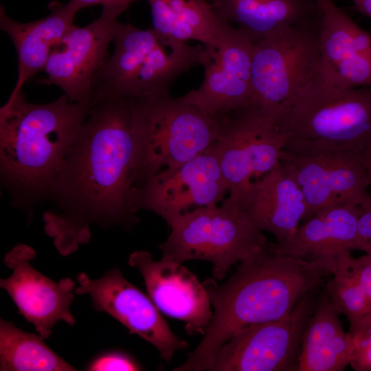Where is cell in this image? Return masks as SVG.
I'll list each match as a JSON object with an SVG mask.
<instances>
[{
    "instance_id": "603a6c76",
    "label": "cell",
    "mask_w": 371,
    "mask_h": 371,
    "mask_svg": "<svg viewBox=\"0 0 371 371\" xmlns=\"http://www.w3.org/2000/svg\"><path fill=\"white\" fill-rule=\"evenodd\" d=\"M217 15L236 24L254 43L285 27L317 18L315 0H207Z\"/></svg>"
},
{
    "instance_id": "e0dca14e",
    "label": "cell",
    "mask_w": 371,
    "mask_h": 371,
    "mask_svg": "<svg viewBox=\"0 0 371 371\" xmlns=\"http://www.w3.org/2000/svg\"><path fill=\"white\" fill-rule=\"evenodd\" d=\"M128 265L142 274L148 296L159 311L185 323L191 335H203L213 312L207 292L197 276L181 263L161 258L155 260L147 251L129 256Z\"/></svg>"
},
{
    "instance_id": "5bb4252c",
    "label": "cell",
    "mask_w": 371,
    "mask_h": 371,
    "mask_svg": "<svg viewBox=\"0 0 371 371\" xmlns=\"http://www.w3.org/2000/svg\"><path fill=\"white\" fill-rule=\"evenodd\" d=\"M124 10L103 6L100 16L89 25H74L53 48L44 69L45 82L59 87L70 100L89 110L93 79L109 57V46Z\"/></svg>"
},
{
    "instance_id": "d6a6232c",
    "label": "cell",
    "mask_w": 371,
    "mask_h": 371,
    "mask_svg": "<svg viewBox=\"0 0 371 371\" xmlns=\"http://www.w3.org/2000/svg\"><path fill=\"white\" fill-rule=\"evenodd\" d=\"M366 254L371 256V243L368 245V249L366 251Z\"/></svg>"
},
{
    "instance_id": "83f0119b",
    "label": "cell",
    "mask_w": 371,
    "mask_h": 371,
    "mask_svg": "<svg viewBox=\"0 0 371 371\" xmlns=\"http://www.w3.org/2000/svg\"><path fill=\"white\" fill-rule=\"evenodd\" d=\"M351 335L354 352L350 365L357 371H371V318Z\"/></svg>"
},
{
    "instance_id": "ac0fdd59",
    "label": "cell",
    "mask_w": 371,
    "mask_h": 371,
    "mask_svg": "<svg viewBox=\"0 0 371 371\" xmlns=\"http://www.w3.org/2000/svg\"><path fill=\"white\" fill-rule=\"evenodd\" d=\"M320 12L319 75L348 88L371 87V34L333 0H315Z\"/></svg>"
},
{
    "instance_id": "8992f818",
    "label": "cell",
    "mask_w": 371,
    "mask_h": 371,
    "mask_svg": "<svg viewBox=\"0 0 371 371\" xmlns=\"http://www.w3.org/2000/svg\"><path fill=\"white\" fill-rule=\"evenodd\" d=\"M130 101L136 144L135 192L151 177L204 153L217 139L221 117L207 114L181 97Z\"/></svg>"
},
{
    "instance_id": "ba28073f",
    "label": "cell",
    "mask_w": 371,
    "mask_h": 371,
    "mask_svg": "<svg viewBox=\"0 0 371 371\" xmlns=\"http://www.w3.org/2000/svg\"><path fill=\"white\" fill-rule=\"evenodd\" d=\"M281 115L253 103L221 117L217 139L208 149L218 162L227 199L243 209L252 182L280 163L286 140Z\"/></svg>"
},
{
    "instance_id": "30bf717a",
    "label": "cell",
    "mask_w": 371,
    "mask_h": 371,
    "mask_svg": "<svg viewBox=\"0 0 371 371\" xmlns=\"http://www.w3.org/2000/svg\"><path fill=\"white\" fill-rule=\"evenodd\" d=\"M324 284L306 293L284 317L245 329L220 349L211 371H293Z\"/></svg>"
},
{
    "instance_id": "5b68a950",
    "label": "cell",
    "mask_w": 371,
    "mask_h": 371,
    "mask_svg": "<svg viewBox=\"0 0 371 371\" xmlns=\"http://www.w3.org/2000/svg\"><path fill=\"white\" fill-rule=\"evenodd\" d=\"M283 149L364 153L371 145V87H344L313 80L282 109Z\"/></svg>"
},
{
    "instance_id": "2e32d148",
    "label": "cell",
    "mask_w": 371,
    "mask_h": 371,
    "mask_svg": "<svg viewBox=\"0 0 371 371\" xmlns=\"http://www.w3.org/2000/svg\"><path fill=\"white\" fill-rule=\"evenodd\" d=\"M36 256L34 249L23 244L8 252L3 262L12 273L0 280V287L8 293L19 313L47 339L58 322L75 325L70 306L76 282L70 278L56 282L40 273L31 264Z\"/></svg>"
},
{
    "instance_id": "f546056e",
    "label": "cell",
    "mask_w": 371,
    "mask_h": 371,
    "mask_svg": "<svg viewBox=\"0 0 371 371\" xmlns=\"http://www.w3.org/2000/svg\"><path fill=\"white\" fill-rule=\"evenodd\" d=\"M361 214L358 221V232L363 251L366 252L371 243V194L368 192L359 203Z\"/></svg>"
},
{
    "instance_id": "cb8c5ba5",
    "label": "cell",
    "mask_w": 371,
    "mask_h": 371,
    "mask_svg": "<svg viewBox=\"0 0 371 371\" xmlns=\"http://www.w3.org/2000/svg\"><path fill=\"white\" fill-rule=\"evenodd\" d=\"M153 29L180 41H196L217 48L231 25L207 0H148Z\"/></svg>"
},
{
    "instance_id": "277c9868",
    "label": "cell",
    "mask_w": 371,
    "mask_h": 371,
    "mask_svg": "<svg viewBox=\"0 0 371 371\" xmlns=\"http://www.w3.org/2000/svg\"><path fill=\"white\" fill-rule=\"evenodd\" d=\"M113 42V54L93 79L89 108L108 98L168 95L172 82L194 65H203L209 54L203 45L119 21Z\"/></svg>"
},
{
    "instance_id": "7402d4cb",
    "label": "cell",
    "mask_w": 371,
    "mask_h": 371,
    "mask_svg": "<svg viewBox=\"0 0 371 371\" xmlns=\"http://www.w3.org/2000/svg\"><path fill=\"white\" fill-rule=\"evenodd\" d=\"M340 314L324 286L304 335L297 371H341L350 363L353 339Z\"/></svg>"
},
{
    "instance_id": "484cf974",
    "label": "cell",
    "mask_w": 371,
    "mask_h": 371,
    "mask_svg": "<svg viewBox=\"0 0 371 371\" xmlns=\"http://www.w3.org/2000/svg\"><path fill=\"white\" fill-rule=\"evenodd\" d=\"M344 254L335 258V269L326 279L324 289L339 313L347 317L349 333L353 334L371 317V303L349 271Z\"/></svg>"
},
{
    "instance_id": "3957f363",
    "label": "cell",
    "mask_w": 371,
    "mask_h": 371,
    "mask_svg": "<svg viewBox=\"0 0 371 371\" xmlns=\"http://www.w3.org/2000/svg\"><path fill=\"white\" fill-rule=\"evenodd\" d=\"M88 108L63 94L47 104L28 102L23 91L0 109V174L14 206L32 217L48 201Z\"/></svg>"
},
{
    "instance_id": "f1b7e54d",
    "label": "cell",
    "mask_w": 371,
    "mask_h": 371,
    "mask_svg": "<svg viewBox=\"0 0 371 371\" xmlns=\"http://www.w3.org/2000/svg\"><path fill=\"white\" fill-rule=\"evenodd\" d=\"M345 261L351 274L365 291L371 303V256L367 254L354 258L350 251L344 254Z\"/></svg>"
},
{
    "instance_id": "d6986e66",
    "label": "cell",
    "mask_w": 371,
    "mask_h": 371,
    "mask_svg": "<svg viewBox=\"0 0 371 371\" xmlns=\"http://www.w3.org/2000/svg\"><path fill=\"white\" fill-rule=\"evenodd\" d=\"M243 209L258 227L273 234L277 243L290 239L308 215L300 187L280 162L252 182Z\"/></svg>"
},
{
    "instance_id": "6da1fadb",
    "label": "cell",
    "mask_w": 371,
    "mask_h": 371,
    "mask_svg": "<svg viewBox=\"0 0 371 371\" xmlns=\"http://www.w3.org/2000/svg\"><path fill=\"white\" fill-rule=\"evenodd\" d=\"M135 139L130 99L101 100L88 110L65 159L43 214L44 229L65 256L91 238L93 225L130 229L133 209Z\"/></svg>"
},
{
    "instance_id": "1f68e13d",
    "label": "cell",
    "mask_w": 371,
    "mask_h": 371,
    "mask_svg": "<svg viewBox=\"0 0 371 371\" xmlns=\"http://www.w3.org/2000/svg\"><path fill=\"white\" fill-rule=\"evenodd\" d=\"M355 9L371 19V0H352Z\"/></svg>"
},
{
    "instance_id": "7c38bea8",
    "label": "cell",
    "mask_w": 371,
    "mask_h": 371,
    "mask_svg": "<svg viewBox=\"0 0 371 371\" xmlns=\"http://www.w3.org/2000/svg\"><path fill=\"white\" fill-rule=\"evenodd\" d=\"M78 295H89L93 308L104 312L153 346L166 363L177 350L188 344L176 336L150 297L128 282L118 268L107 271L101 278L91 279L85 273L76 276Z\"/></svg>"
},
{
    "instance_id": "ffe728a7",
    "label": "cell",
    "mask_w": 371,
    "mask_h": 371,
    "mask_svg": "<svg viewBox=\"0 0 371 371\" xmlns=\"http://www.w3.org/2000/svg\"><path fill=\"white\" fill-rule=\"evenodd\" d=\"M360 206L349 202L322 210L300 225L282 243H273L280 254L298 259H335L341 254L363 250L358 232Z\"/></svg>"
},
{
    "instance_id": "d4e9b609",
    "label": "cell",
    "mask_w": 371,
    "mask_h": 371,
    "mask_svg": "<svg viewBox=\"0 0 371 371\" xmlns=\"http://www.w3.org/2000/svg\"><path fill=\"white\" fill-rule=\"evenodd\" d=\"M38 334L27 333L0 319L1 371H74Z\"/></svg>"
},
{
    "instance_id": "8fae6325",
    "label": "cell",
    "mask_w": 371,
    "mask_h": 371,
    "mask_svg": "<svg viewBox=\"0 0 371 371\" xmlns=\"http://www.w3.org/2000/svg\"><path fill=\"white\" fill-rule=\"evenodd\" d=\"M280 162L300 187L308 218L326 208L357 203L370 186L363 153L342 150L283 149Z\"/></svg>"
},
{
    "instance_id": "52a82bcc",
    "label": "cell",
    "mask_w": 371,
    "mask_h": 371,
    "mask_svg": "<svg viewBox=\"0 0 371 371\" xmlns=\"http://www.w3.org/2000/svg\"><path fill=\"white\" fill-rule=\"evenodd\" d=\"M170 227L167 240L159 245L162 258L180 263L208 261L216 280L268 242L247 212L227 199L221 206H205L180 216Z\"/></svg>"
},
{
    "instance_id": "9a60e30c",
    "label": "cell",
    "mask_w": 371,
    "mask_h": 371,
    "mask_svg": "<svg viewBox=\"0 0 371 371\" xmlns=\"http://www.w3.org/2000/svg\"><path fill=\"white\" fill-rule=\"evenodd\" d=\"M254 47L243 32L231 25L217 48L207 47L203 80L182 99L216 117L256 103L251 78Z\"/></svg>"
},
{
    "instance_id": "7a4b0ae2",
    "label": "cell",
    "mask_w": 371,
    "mask_h": 371,
    "mask_svg": "<svg viewBox=\"0 0 371 371\" xmlns=\"http://www.w3.org/2000/svg\"><path fill=\"white\" fill-rule=\"evenodd\" d=\"M335 259H298L278 253L273 243L240 262L222 284H203L214 308L210 323L196 349L174 371L210 370L221 347L236 334L286 315L308 291L325 284Z\"/></svg>"
},
{
    "instance_id": "4316f807",
    "label": "cell",
    "mask_w": 371,
    "mask_h": 371,
    "mask_svg": "<svg viewBox=\"0 0 371 371\" xmlns=\"http://www.w3.org/2000/svg\"><path fill=\"white\" fill-rule=\"evenodd\" d=\"M89 371H134L142 370L140 364L130 355L111 350L100 353L93 358L85 366Z\"/></svg>"
},
{
    "instance_id": "4fadbf2b",
    "label": "cell",
    "mask_w": 371,
    "mask_h": 371,
    "mask_svg": "<svg viewBox=\"0 0 371 371\" xmlns=\"http://www.w3.org/2000/svg\"><path fill=\"white\" fill-rule=\"evenodd\" d=\"M227 193L218 162L207 149L175 169L149 178L135 190L133 209L136 213L153 212L170 226L187 212L217 205Z\"/></svg>"
},
{
    "instance_id": "4dcf8cb0",
    "label": "cell",
    "mask_w": 371,
    "mask_h": 371,
    "mask_svg": "<svg viewBox=\"0 0 371 371\" xmlns=\"http://www.w3.org/2000/svg\"><path fill=\"white\" fill-rule=\"evenodd\" d=\"M80 10L93 5H102V6H118L127 9L129 5L137 0H70Z\"/></svg>"
},
{
    "instance_id": "44dd1931",
    "label": "cell",
    "mask_w": 371,
    "mask_h": 371,
    "mask_svg": "<svg viewBox=\"0 0 371 371\" xmlns=\"http://www.w3.org/2000/svg\"><path fill=\"white\" fill-rule=\"evenodd\" d=\"M47 16L30 23L11 19L0 8V27L11 38L18 58V76L10 97L22 91L23 87L38 72L44 70L53 48L74 25L80 9L71 1L67 4L52 1Z\"/></svg>"
},
{
    "instance_id": "9c48e42d",
    "label": "cell",
    "mask_w": 371,
    "mask_h": 371,
    "mask_svg": "<svg viewBox=\"0 0 371 371\" xmlns=\"http://www.w3.org/2000/svg\"><path fill=\"white\" fill-rule=\"evenodd\" d=\"M319 26L320 14L254 43L251 78L256 103L282 112L317 76Z\"/></svg>"
}]
</instances>
